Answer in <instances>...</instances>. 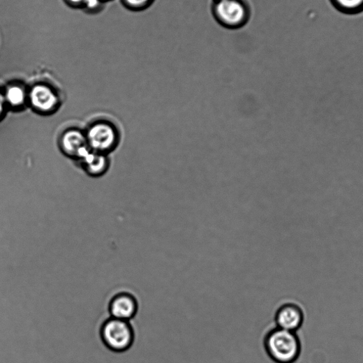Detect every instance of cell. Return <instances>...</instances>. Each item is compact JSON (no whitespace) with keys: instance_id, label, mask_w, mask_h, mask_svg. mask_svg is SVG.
Returning a JSON list of instances; mask_svg holds the SVG:
<instances>
[{"instance_id":"8992f818","label":"cell","mask_w":363,"mask_h":363,"mask_svg":"<svg viewBox=\"0 0 363 363\" xmlns=\"http://www.w3.org/2000/svg\"><path fill=\"white\" fill-rule=\"evenodd\" d=\"M304 313L299 305L292 302L282 304L276 311V327L296 332L303 325Z\"/></svg>"},{"instance_id":"277c9868","label":"cell","mask_w":363,"mask_h":363,"mask_svg":"<svg viewBox=\"0 0 363 363\" xmlns=\"http://www.w3.org/2000/svg\"><path fill=\"white\" fill-rule=\"evenodd\" d=\"M139 308L138 299L127 292H119L111 299L109 304L111 318L128 322L133 320L138 313Z\"/></svg>"},{"instance_id":"7a4b0ae2","label":"cell","mask_w":363,"mask_h":363,"mask_svg":"<svg viewBox=\"0 0 363 363\" xmlns=\"http://www.w3.org/2000/svg\"><path fill=\"white\" fill-rule=\"evenodd\" d=\"M101 338L108 348L115 353H123L134 343L135 333L130 322L110 318L101 328Z\"/></svg>"},{"instance_id":"8fae6325","label":"cell","mask_w":363,"mask_h":363,"mask_svg":"<svg viewBox=\"0 0 363 363\" xmlns=\"http://www.w3.org/2000/svg\"><path fill=\"white\" fill-rule=\"evenodd\" d=\"M333 6L341 13L355 15L363 12V0H330Z\"/></svg>"},{"instance_id":"9c48e42d","label":"cell","mask_w":363,"mask_h":363,"mask_svg":"<svg viewBox=\"0 0 363 363\" xmlns=\"http://www.w3.org/2000/svg\"><path fill=\"white\" fill-rule=\"evenodd\" d=\"M84 163L87 170L94 175L103 172L107 168V160L105 157L98 152H92L88 147L84 149L79 156Z\"/></svg>"},{"instance_id":"3957f363","label":"cell","mask_w":363,"mask_h":363,"mask_svg":"<svg viewBox=\"0 0 363 363\" xmlns=\"http://www.w3.org/2000/svg\"><path fill=\"white\" fill-rule=\"evenodd\" d=\"M85 135L89 146L98 153L111 150L117 143L116 129L107 122L94 124L89 126Z\"/></svg>"},{"instance_id":"52a82bcc","label":"cell","mask_w":363,"mask_h":363,"mask_svg":"<svg viewBox=\"0 0 363 363\" xmlns=\"http://www.w3.org/2000/svg\"><path fill=\"white\" fill-rule=\"evenodd\" d=\"M216 13L221 22L230 26L242 24L246 15L245 8L238 0H221Z\"/></svg>"},{"instance_id":"5b68a950","label":"cell","mask_w":363,"mask_h":363,"mask_svg":"<svg viewBox=\"0 0 363 363\" xmlns=\"http://www.w3.org/2000/svg\"><path fill=\"white\" fill-rule=\"evenodd\" d=\"M28 98L36 110L43 113L54 111L58 107L59 102L54 90L43 84L34 86L28 95Z\"/></svg>"},{"instance_id":"6da1fadb","label":"cell","mask_w":363,"mask_h":363,"mask_svg":"<svg viewBox=\"0 0 363 363\" xmlns=\"http://www.w3.org/2000/svg\"><path fill=\"white\" fill-rule=\"evenodd\" d=\"M267 355L276 363H294L299 358L302 346L296 332L275 327L264 338Z\"/></svg>"},{"instance_id":"9a60e30c","label":"cell","mask_w":363,"mask_h":363,"mask_svg":"<svg viewBox=\"0 0 363 363\" xmlns=\"http://www.w3.org/2000/svg\"><path fill=\"white\" fill-rule=\"evenodd\" d=\"M73 5L85 4L86 0H68Z\"/></svg>"},{"instance_id":"30bf717a","label":"cell","mask_w":363,"mask_h":363,"mask_svg":"<svg viewBox=\"0 0 363 363\" xmlns=\"http://www.w3.org/2000/svg\"><path fill=\"white\" fill-rule=\"evenodd\" d=\"M4 96L6 103L14 108L22 107L28 98L25 89L18 84L10 86Z\"/></svg>"},{"instance_id":"5bb4252c","label":"cell","mask_w":363,"mask_h":363,"mask_svg":"<svg viewBox=\"0 0 363 363\" xmlns=\"http://www.w3.org/2000/svg\"><path fill=\"white\" fill-rule=\"evenodd\" d=\"M6 101L4 94L0 92V119L2 118L6 107Z\"/></svg>"},{"instance_id":"4fadbf2b","label":"cell","mask_w":363,"mask_h":363,"mask_svg":"<svg viewBox=\"0 0 363 363\" xmlns=\"http://www.w3.org/2000/svg\"><path fill=\"white\" fill-rule=\"evenodd\" d=\"M101 0H86L84 6L89 10H94L99 7Z\"/></svg>"},{"instance_id":"7c38bea8","label":"cell","mask_w":363,"mask_h":363,"mask_svg":"<svg viewBox=\"0 0 363 363\" xmlns=\"http://www.w3.org/2000/svg\"><path fill=\"white\" fill-rule=\"evenodd\" d=\"M128 6L132 8H142L145 6L150 0H125Z\"/></svg>"},{"instance_id":"ba28073f","label":"cell","mask_w":363,"mask_h":363,"mask_svg":"<svg viewBox=\"0 0 363 363\" xmlns=\"http://www.w3.org/2000/svg\"><path fill=\"white\" fill-rule=\"evenodd\" d=\"M60 144L62 150L71 156L78 157L82 150L87 147L86 135L75 129L66 131L61 136Z\"/></svg>"}]
</instances>
